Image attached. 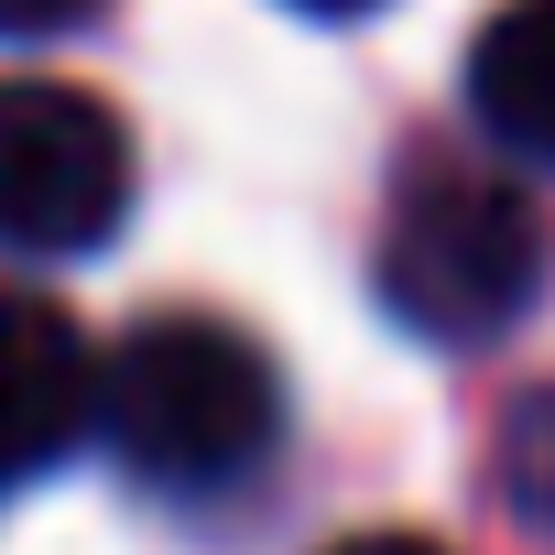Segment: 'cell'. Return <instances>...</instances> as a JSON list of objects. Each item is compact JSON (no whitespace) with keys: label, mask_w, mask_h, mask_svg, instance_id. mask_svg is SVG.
<instances>
[{"label":"cell","mask_w":555,"mask_h":555,"mask_svg":"<svg viewBox=\"0 0 555 555\" xmlns=\"http://www.w3.org/2000/svg\"><path fill=\"white\" fill-rule=\"evenodd\" d=\"M371 284H382L392 327H414L436 349H490L544 295V218L522 185H501L479 164H425L382 218Z\"/></svg>","instance_id":"2"},{"label":"cell","mask_w":555,"mask_h":555,"mask_svg":"<svg viewBox=\"0 0 555 555\" xmlns=\"http://www.w3.org/2000/svg\"><path fill=\"white\" fill-rule=\"evenodd\" d=\"M468 120L522 153L555 164V0H501L468 44Z\"/></svg>","instance_id":"5"},{"label":"cell","mask_w":555,"mask_h":555,"mask_svg":"<svg viewBox=\"0 0 555 555\" xmlns=\"http://www.w3.org/2000/svg\"><path fill=\"white\" fill-rule=\"evenodd\" d=\"M131 218V131L66 77H0V250H109Z\"/></svg>","instance_id":"3"},{"label":"cell","mask_w":555,"mask_h":555,"mask_svg":"<svg viewBox=\"0 0 555 555\" xmlns=\"http://www.w3.org/2000/svg\"><path fill=\"white\" fill-rule=\"evenodd\" d=\"M99 0H0V44H44V34H77Z\"/></svg>","instance_id":"7"},{"label":"cell","mask_w":555,"mask_h":555,"mask_svg":"<svg viewBox=\"0 0 555 555\" xmlns=\"http://www.w3.org/2000/svg\"><path fill=\"white\" fill-rule=\"evenodd\" d=\"M295 12H317V23H360V12H382V0H295Z\"/></svg>","instance_id":"9"},{"label":"cell","mask_w":555,"mask_h":555,"mask_svg":"<svg viewBox=\"0 0 555 555\" xmlns=\"http://www.w3.org/2000/svg\"><path fill=\"white\" fill-rule=\"evenodd\" d=\"M99 436V349L66 306L0 295V490L66 468Z\"/></svg>","instance_id":"4"},{"label":"cell","mask_w":555,"mask_h":555,"mask_svg":"<svg viewBox=\"0 0 555 555\" xmlns=\"http://www.w3.org/2000/svg\"><path fill=\"white\" fill-rule=\"evenodd\" d=\"M490 479H501V501H512L533 533H555V382H544V392H522V403L501 414Z\"/></svg>","instance_id":"6"},{"label":"cell","mask_w":555,"mask_h":555,"mask_svg":"<svg viewBox=\"0 0 555 555\" xmlns=\"http://www.w3.org/2000/svg\"><path fill=\"white\" fill-rule=\"evenodd\" d=\"M327 555H447V544H425V533H349V544H327Z\"/></svg>","instance_id":"8"},{"label":"cell","mask_w":555,"mask_h":555,"mask_svg":"<svg viewBox=\"0 0 555 555\" xmlns=\"http://www.w3.org/2000/svg\"><path fill=\"white\" fill-rule=\"evenodd\" d=\"M99 436L164 501L240 490L284 447V371L229 317H142L99 360Z\"/></svg>","instance_id":"1"}]
</instances>
